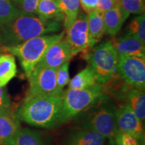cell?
Returning a JSON list of instances; mask_svg holds the SVG:
<instances>
[{
  "label": "cell",
  "mask_w": 145,
  "mask_h": 145,
  "mask_svg": "<svg viewBox=\"0 0 145 145\" xmlns=\"http://www.w3.org/2000/svg\"><path fill=\"white\" fill-rule=\"evenodd\" d=\"M61 22L38 14L22 13L14 20L0 25V44L12 46L37 37L61 30Z\"/></svg>",
  "instance_id": "obj_1"
},
{
  "label": "cell",
  "mask_w": 145,
  "mask_h": 145,
  "mask_svg": "<svg viewBox=\"0 0 145 145\" xmlns=\"http://www.w3.org/2000/svg\"><path fill=\"white\" fill-rule=\"evenodd\" d=\"M118 108L107 94L77 116L75 125L77 128L99 134L107 139L115 137L118 132L116 116Z\"/></svg>",
  "instance_id": "obj_2"
},
{
  "label": "cell",
  "mask_w": 145,
  "mask_h": 145,
  "mask_svg": "<svg viewBox=\"0 0 145 145\" xmlns=\"http://www.w3.org/2000/svg\"><path fill=\"white\" fill-rule=\"evenodd\" d=\"M63 95L45 96L23 101L16 116L30 126L53 128L60 125Z\"/></svg>",
  "instance_id": "obj_3"
},
{
  "label": "cell",
  "mask_w": 145,
  "mask_h": 145,
  "mask_svg": "<svg viewBox=\"0 0 145 145\" xmlns=\"http://www.w3.org/2000/svg\"><path fill=\"white\" fill-rule=\"evenodd\" d=\"M65 32L59 34L37 36L21 44L12 46H2L5 52L16 56L22 68L28 77L47 50L52 45L62 40Z\"/></svg>",
  "instance_id": "obj_4"
},
{
  "label": "cell",
  "mask_w": 145,
  "mask_h": 145,
  "mask_svg": "<svg viewBox=\"0 0 145 145\" xmlns=\"http://www.w3.org/2000/svg\"><path fill=\"white\" fill-rule=\"evenodd\" d=\"M83 58L93 71L97 83L106 84L116 75L118 54L110 40L96 45L83 54Z\"/></svg>",
  "instance_id": "obj_5"
},
{
  "label": "cell",
  "mask_w": 145,
  "mask_h": 145,
  "mask_svg": "<svg viewBox=\"0 0 145 145\" xmlns=\"http://www.w3.org/2000/svg\"><path fill=\"white\" fill-rule=\"evenodd\" d=\"M106 94L104 86L99 83L85 89H68L63 94L60 124L73 120Z\"/></svg>",
  "instance_id": "obj_6"
},
{
  "label": "cell",
  "mask_w": 145,
  "mask_h": 145,
  "mask_svg": "<svg viewBox=\"0 0 145 145\" xmlns=\"http://www.w3.org/2000/svg\"><path fill=\"white\" fill-rule=\"evenodd\" d=\"M29 88L23 101L45 96H62L65 91L58 88L56 70L35 68L28 77Z\"/></svg>",
  "instance_id": "obj_7"
},
{
  "label": "cell",
  "mask_w": 145,
  "mask_h": 145,
  "mask_svg": "<svg viewBox=\"0 0 145 145\" xmlns=\"http://www.w3.org/2000/svg\"><path fill=\"white\" fill-rule=\"evenodd\" d=\"M116 75L131 88L144 91L145 58L118 55Z\"/></svg>",
  "instance_id": "obj_8"
},
{
  "label": "cell",
  "mask_w": 145,
  "mask_h": 145,
  "mask_svg": "<svg viewBox=\"0 0 145 145\" xmlns=\"http://www.w3.org/2000/svg\"><path fill=\"white\" fill-rule=\"evenodd\" d=\"M65 40L69 45L73 57L79 52L86 54L89 51V36L88 26V16L81 12L72 24L66 30Z\"/></svg>",
  "instance_id": "obj_9"
},
{
  "label": "cell",
  "mask_w": 145,
  "mask_h": 145,
  "mask_svg": "<svg viewBox=\"0 0 145 145\" xmlns=\"http://www.w3.org/2000/svg\"><path fill=\"white\" fill-rule=\"evenodd\" d=\"M116 122L118 131L129 134L145 144L144 124L127 104L118 108Z\"/></svg>",
  "instance_id": "obj_10"
},
{
  "label": "cell",
  "mask_w": 145,
  "mask_h": 145,
  "mask_svg": "<svg viewBox=\"0 0 145 145\" xmlns=\"http://www.w3.org/2000/svg\"><path fill=\"white\" fill-rule=\"evenodd\" d=\"M72 57L73 55L67 42L62 40L46 50L35 68L44 67L57 70L60 66L69 62Z\"/></svg>",
  "instance_id": "obj_11"
},
{
  "label": "cell",
  "mask_w": 145,
  "mask_h": 145,
  "mask_svg": "<svg viewBox=\"0 0 145 145\" xmlns=\"http://www.w3.org/2000/svg\"><path fill=\"white\" fill-rule=\"evenodd\" d=\"M118 55L136 56L145 58V43L135 36L126 34L111 41Z\"/></svg>",
  "instance_id": "obj_12"
},
{
  "label": "cell",
  "mask_w": 145,
  "mask_h": 145,
  "mask_svg": "<svg viewBox=\"0 0 145 145\" xmlns=\"http://www.w3.org/2000/svg\"><path fill=\"white\" fill-rule=\"evenodd\" d=\"M3 145H52L45 133L37 130L21 128L14 137Z\"/></svg>",
  "instance_id": "obj_13"
},
{
  "label": "cell",
  "mask_w": 145,
  "mask_h": 145,
  "mask_svg": "<svg viewBox=\"0 0 145 145\" xmlns=\"http://www.w3.org/2000/svg\"><path fill=\"white\" fill-rule=\"evenodd\" d=\"M21 128L15 113L12 110H0V144L8 142Z\"/></svg>",
  "instance_id": "obj_14"
},
{
  "label": "cell",
  "mask_w": 145,
  "mask_h": 145,
  "mask_svg": "<svg viewBox=\"0 0 145 145\" xmlns=\"http://www.w3.org/2000/svg\"><path fill=\"white\" fill-rule=\"evenodd\" d=\"M106 140L99 134L78 128L69 133L65 145H106Z\"/></svg>",
  "instance_id": "obj_15"
},
{
  "label": "cell",
  "mask_w": 145,
  "mask_h": 145,
  "mask_svg": "<svg viewBox=\"0 0 145 145\" xmlns=\"http://www.w3.org/2000/svg\"><path fill=\"white\" fill-rule=\"evenodd\" d=\"M130 14L123 10L118 5L104 13L105 33L115 36L122 28Z\"/></svg>",
  "instance_id": "obj_16"
},
{
  "label": "cell",
  "mask_w": 145,
  "mask_h": 145,
  "mask_svg": "<svg viewBox=\"0 0 145 145\" xmlns=\"http://www.w3.org/2000/svg\"><path fill=\"white\" fill-rule=\"evenodd\" d=\"M88 26L89 36V50L92 49L105 34L104 24V13L95 10L88 14Z\"/></svg>",
  "instance_id": "obj_17"
},
{
  "label": "cell",
  "mask_w": 145,
  "mask_h": 145,
  "mask_svg": "<svg viewBox=\"0 0 145 145\" xmlns=\"http://www.w3.org/2000/svg\"><path fill=\"white\" fill-rule=\"evenodd\" d=\"M122 101L130 107L136 116L144 124L145 119L144 91L130 88L123 97Z\"/></svg>",
  "instance_id": "obj_18"
},
{
  "label": "cell",
  "mask_w": 145,
  "mask_h": 145,
  "mask_svg": "<svg viewBox=\"0 0 145 145\" xmlns=\"http://www.w3.org/2000/svg\"><path fill=\"white\" fill-rule=\"evenodd\" d=\"M15 57L10 53L0 54V87L5 88L17 75Z\"/></svg>",
  "instance_id": "obj_19"
},
{
  "label": "cell",
  "mask_w": 145,
  "mask_h": 145,
  "mask_svg": "<svg viewBox=\"0 0 145 145\" xmlns=\"http://www.w3.org/2000/svg\"><path fill=\"white\" fill-rule=\"evenodd\" d=\"M64 16L63 24L67 30L77 19L80 10L79 0H55Z\"/></svg>",
  "instance_id": "obj_20"
},
{
  "label": "cell",
  "mask_w": 145,
  "mask_h": 145,
  "mask_svg": "<svg viewBox=\"0 0 145 145\" xmlns=\"http://www.w3.org/2000/svg\"><path fill=\"white\" fill-rule=\"evenodd\" d=\"M93 71L89 65L71 79L69 83V89H85L95 85Z\"/></svg>",
  "instance_id": "obj_21"
},
{
  "label": "cell",
  "mask_w": 145,
  "mask_h": 145,
  "mask_svg": "<svg viewBox=\"0 0 145 145\" xmlns=\"http://www.w3.org/2000/svg\"><path fill=\"white\" fill-rule=\"evenodd\" d=\"M36 14L46 19L57 20L61 22L64 20V16L55 0H40Z\"/></svg>",
  "instance_id": "obj_22"
},
{
  "label": "cell",
  "mask_w": 145,
  "mask_h": 145,
  "mask_svg": "<svg viewBox=\"0 0 145 145\" xmlns=\"http://www.w3.org/2000/svg\"><path fill=\"white\" fill-rule=\"evenodd\" d=\"M22 12L11 0H0V25L10 22Z\"/></svg>",
  "instance_id": "obj_23"
},
{
  "label": "cell",
  "mask_w": 145,
  "mask_h": 145,
  "mask_svg": "<svg viewBox=\"0 0 145 145\" xmlns=\"http://www.w3.org/2000/svg\"><path fill=\"white\" fill-rule=\"evenodd\" d=\"M126 34H129L145 43V16L144 14L136 16L128 25Z\"/></svg>",
  "instance_id": "obj_24"
},
{
  "label": "cell",
  "mask_w": 145,
  "mask_h": 145,
  "mask_svg": "<svg viewBox=\"0 0 145 145\" xmlns=\"http://www.w3.org/2000/svg\"><path fill=\"white\" fill-rule=\"evenodd\" d=\"M117 5L129 14H144V0H119Z\"/></svg>",
  "instance_id": "obj_25"
},
{
  "label": "cell",
  "mask_w": 145,
  "mask_h": 145,
  "mask_svg": "<svg viewBox=\"0 0 145 145\" xmlns=\"http://www.w3.org/2000/svg\"><path fill=\"white\" fill-rule=\"evenodd\" d=\"M69 69V61L64 63L56 70L57 86L60 89L63 90V88L69 84L71 80Z\"/></svg>",
  "instance_id": "obj_26"
},
{
  "label": "cell",
  "mask_w": 145,
  "mask_h": 145,
  "mask_svg": "<svg viewBox=\"0 0 145 145\" xmlns=\"http://www.w3.org/2000/svg\"><path fill=\"white\" fill-rule=\"evenodd\" d=\"M114 140L117 145H145L133 136L120 131L116 132L114 137Z\"/></svg>",
  "instance_id": "obj_27"
},
{
  "label": "cell",
  "mask_w": 145,
  "mask_h": 145,
  "mask_svg": "<svg viewBox=\"0 0 145 145\" xmlns=\"http://www.w3.org/2000/svg\"><path fill=\"white\" fill-rule=\"evenodd\" d=\"M39 1L40 0H22L17 6L22 13L36 14Z\"/></svg>",
  "instance_id": "obj_28"
},
{
  "label": "cell",
  "mask_w": 145,
  "mask_h": 145,
  "mask_svg": "<svg viewBox=\"0 0 145 145\" xmlns=\"http://www.w3.org/2000/svg\"><path fill=\"white\" fill-rule=\"evenodd\" d=\"M0 110H12V104L5 88L0 87Z\"/></svg>",
  "instance_id": "obj_29"
},
{
  "label": "cell",
  "mask_w": 145,
  "mask_h": 145,
  "mask_svg": "<svg viewBox=\"0 0 145 145\" xmlns=\"http://www.w3.org/2000/svg\"><path fill=\"white\" fill-rule=\"evenodd\" d=\"M81 8L87 14L97 10L98 0H79Z\"/></svg>",
  "instance_id": "obj_30"
},
{
  "label": "cell",
  "mask_w": 145,
  "mask_h": 145,
  "mask_svg": "<svg viewBox=\"0 0 145 145\" xmlns=\"http://www.w3.org/2000/svg\"><path fill=\"white\" fill-rule=\"evenodd\" d=\"M117 3L118 2L116 0H98L97 10L102 13H105L108 10L114 8Z\"/></svg>",
  "instance_id": "obj_31"
},
{
  "label": "cell",
  "mask_w": 145,
  "mask_h": 145,
  "mask_svg": "<svg viewBox=\"0 0 145 145\" xmlns=\"http://www.w3.org/2000/svg\"><path fill=\"white\" fill-rule=\"evenodd\" d=\"M107 145H117L116 143V141L114 140V137L109 138H108V142Z\"/></svg>",
  "instance_id": "obj_32"
},
{
  "label": "cell",
  "mask_w": 145,
  "mask_h": 145,
  "mask_svg": "<svg viewBox=\"0 0 145 145\" xmlns=\"http://www.w3.org/2000/svg\"><path fill=\"white\" fill-rule=\"evenodd\" d=\"M11 1H12V2H14V3H15V4H19L22 1V0H11Z\"/></svg>",
  "instance_id": "obj_33"
},
{
  "label": "cell",
  "mask_w": 145,
  "mask_h": 145,
  "mask_svg": "<svg viewBox=\"0 0 145 145\" xmlns=\"http://www.w3.org/2000/svg\"><path fill=\"white\" fill-rule=\"evenodd\" d=\"M2 46H1V44H0V52H1V50H2Z\"/></svg>",
  "instance_id": "obj_34"
},
{
  "label": "cell",
  "mask_w": 145,
  "mask_h": 145,
  "mask_svg": "<svg viewBox=\"0 0 145 145\" xmlns=\"http://www.w3.org/2000/svg\"><path fill=\"white\" fill-rule=\"evenodd\" d=\"M116 1H117V2H118V1H119V0H116Z\"/></svg>",
  "instance_id": "obj_35"
}]
</instances>
